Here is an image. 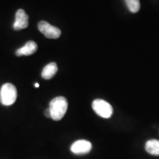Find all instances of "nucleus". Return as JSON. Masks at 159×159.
Returning <instances> with one entry per match:
<instances>
[{
	"label": "nucleus",
	"instance_id": "nucleus-3",
	"mask_svg": "<svg viewBox=\"0 0 159 159\" xmlns=\"http://www.w3.org/2000/svg\"><path fill=\"white\" fill-rule=\"evenodd\" d=\"M92 108L98 116L108 119L113 114V108L108 102L101 99H95L92 102Z\"/></svg>",
	"mask_w": 159,
	"mask_h": 159
},
{
	"label": "nucleus",
	"instance_id": "nucleus-6",
	"mask_svg": "<svg viewBox=\"0 0 159 159\" xmlns=\"http://www.w3.org/2000/svg\"><path fill=\"white\" fill-rule=\"evenodd\" d=\"M29 16L25 11L22 9L18 10L16 13V19L14 24H13V28L16 30H20L27 28L29 25Z\"/></svg>",
	"mask_w": 159,
	"mask_h": 159
},
{
	"label": "nucleus",
	"instance_id": "nucleus-5",
	"mask_svg": "<svg viewBox=\"0 0 159 159\" xmlns=\"http://www.w3.org/2000/svg\"><path fill=\"white\" fill-rule=\"evenodd\" d=\"M92 144L87 140H78L71 144V151L77 155L86 154L90 152Z\"/></svg>",
	"mask_w": 159,
	"mask_h": 159
},
{
	"label": "nucleus",
	"instance_id": "nucleus-12",
	"mask_svg": "<svg viewBox=\"0 0 159 159\" xmlns=\"http://www.w3.org/2000/svg\"><path fill=\"white\" fill-rule=\"evenodd\" d=\"M35 88H39V83H35Z\"/></svg>",
	"mask_w": 159,
	"mask_h": 159
},
{
	"label": "nucleus",
	"instance_id": "nucleus-9",
	"mask_svg": "<svg viewBox=\"0 0 159 159\" xmlns=\"http://www.w3.org/2000/svg\"><path fill=\"white\" fill-rule=\"evenodd\" d=\"M145 150L148 153L153 156H159V141L152 139L147 142Z\"/></svg>",
	"mask_w": 159,
	"mask_h": 159
},
{
	"label": "nucleus",
	"instance_id": "nucleus-2",
	"mask_svg": "<svg viewBox=\"0 0 159 159\" xmlns=\"http://www.w3.org/2000/svg\"><path fill=\"white\" fill-rule=\"evenodd\" d=\"M17 90L14 85L5 83L0 90V102L3 105L9 106L13 105L17 99Z\"/></svg>",
	"mask_w": 159,
	"mask_h": 159
},
{
	"label": "nucleus",
	"instance_id": "nucleus-4",
	"mask_svg": "<svg viewBox=\"0 0 159 159\" xmlns=\"http://www.w3.org/2000/svg\"><path fill=\"white\" fill-rule=\"evenodd\" d=\"M39 31L46 37L51 39H56L61 36V30L55 26L51 25L47 21H41L38 25Z\"/></svg>",
	"mask_w": 159,
	"mask_h": 159
},
{
	"label": "nucleus",
	"instance_id": "nucleus-7",
	"mask_svg": "<svg viewBox=\"0 0 159 159\" xmlns=\"http://www.w3.org/2000/svg\"><path fill=\"white\" fill-rule=\"evenodd\" d=\"M38 46L37 43L35 41H30L28 42L25 43V45L24 47H21V48L18 49L16 52V54L17 56H28V55H31L34 54L35 52L37 51Z\"/></svg>",
	"mask_w": 159,
	"mask_h": 159
},
{
	"label": "nucleus",
	"instance_id": "nucleus-8",
	"mask_svg": "<svg viewBox=\"0 0 159 159\" xmlns=\"http://www.w3.org/2000/svg\"><path fill=\"white\" fill-rule=\"evenodd\" d=\"M57 71V66L55 62L49 63L47 64L44 68L43 69L42 72H41V76L43 79L49 80L55 76Z\"/></svg>",
	"mask_w": 159,
	"mask_h": 159
},
{
	"label": "nucleus",
	"instance_id": "nucleus-11",
	"mask_svg": "<svg viewBox=\"0 0 159 159\" xmlns=\"http://www.w3.org/2000/svg\"><path fill=\"white\" fill-rule=\"evenodd\" d=\"M44 114H45V116H47V117H51L50 110H49V108H47V109H46V111H45Z\"/></svg>",
	"mask_w": 159,
	"mask_h": 159
},
{
	"label": "nucleus",
	"instance_id": "nucleus-1",
	"mask_svg": "<svg viewBox=\"0 0 159 159\" xmlns=\"http://www.w3.org/2000/svg\"><path fill=\"white\" fill-rule=\"evenodd\" d=\"M51 118L55 121H59L64 116L68 109V102L64 97H57L49 102Z\"/></svg>",
	"mask_w": 159,
	"mask_h": 159
},
{
	"label": "nucleus",
	"instance_id": "nucleus-10",
	"mask_svg": "<svg viewBox=\"0 0 159 159\" xmlns=\"http://www.w3.org/2000/svg\"><path fill=\"white\" fill-rule=\"evenodd\" d=\"M129 11L132 13H137L140 9L139 0H125Z\"/></svg>",
	"mask_w": 159,
	"mask_h": 159
}]
</instances>
